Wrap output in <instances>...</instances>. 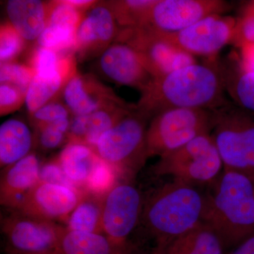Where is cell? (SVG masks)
<instances>
[{
  "mask_svg": "<svg viewBox=\"0 0 254 254\" xmlns=\"http://www.w3.org/2000/svg\"><path fill=\"white\" fill-rule=\"evenodd\" d=\"M76 72V58H74L57 72L51 74L36 73L28 87L25 99L29 115L50 102L58 100L68 80Z\"/></svg>",
  "mask_w": 254,
  "mask_h": 254,
  "instance_id": "obj_19",
  "label": "cell"
},
{
  "mask_svg": "<svg viewBox=\"0 0 254 254\" xmlns=\"http://www.w3.org/2000/svg\"><path fill=\"white\" fill-rule=\"evenodd\" d=\"M61 96L72 116L91 115L105 107L127 103L93 75L78 71L68 80Z\"/></svg>",
  "mask_w": 254,
  "mask_h": 254,
  "instance_id": "obj_16",
  "label": "cell"
},
{
  "mask_svg": "<svg viewBox=\"0 0 254 254\" xmlns=\"http://www.w3.org/2000/svg\"><path fill=\"white\" fill-rule=\"evenodd\" d=\"M97 66L110 81L141 92L153 79L136 50L123 42H114L100 55Z\"/></svg>",
  "mask_w": 254,
  "mask_h": 254,
  "instance_id": "obj_15",
  "label": "cell"
},
{
  "mask_svg": "<svg viewBox=\"0 0 254 254\" xmlns=\"http://www.w3.org/2000/svg\"><path fill=\"white\" fill-rule=\"evenodd\" d=\"M229 5L221 0H156L141 26L159 34H173L211 14H221Z\"/></svg>",
  "mask_w": 254,
  "mask_h": 254,
  "instance_id": "obj_11",
  "label": "cell"
},
{
  "mask_svg": "<svg viewBox=\"0 0 254 254\" xmlns=\"http://www.w3.org/2000/svg\"><path fill=\"white\" fill-rule=\"evenodd\" d=\"M40 181L76 189L66 176L58 161L50 162L41 167Z\"/></svg>",
  "mask_w": 254,
  "mask_h": 254,
  "instance_id": "obj_38",
  "label": "cell"
},
{
  "mask_svg": "<svg viewBox=\"0 0 254 254\" xmlns=\"http://www.w3.org/2000/svg\"><path fill=\"white\" fill-rule=\"evenodd\" d=\"M203 195L201 221L209 225L225 250L237 247L254 235L253 180L237 172L224 170Z\"/></svg>",
  "mask_w": 254,
  "mask_h": 254,
  "instance_id": "obj_2",
  "label": "cell"
},
{
  "mask_svg": "<svg viewBox=\"0 0 254 254\" xmlns=\"http://www.w3.org/2000/svg\"><path fill=\"white\" fill-rule=\"evenodd\" d=\"M119 31L109 1H97L85 13L76 32V60L83 62L99 58L116 41Z\"/></svg>",
  "mask_w": 254,
  "mask_h": 254,
  "instance_id": "obj_13",
  "label": "cell"
},
{
  "mask_svg": "<svg viewBox=\"0 0 254 254\" xmlns=\"http://www.w3.org/2000/svg\"><path fill=\"white\" fill-rule=\"evenodd\" d=\"M223 245L213 229L203 221L173 241L164 254H225Z\"/></svg>",
  "mask_w": 254,
  "mask_h": 254,
  "instance_id": "obj_21",
  "label": "cell"
},
{
  "mask_svg": "<svg viewBox=\"0 0 254 254\" xmlns=\"http://www.w3.org/2000/svg\"><path fill=\"white\" fill-rule=\"evenodd\" d=\"M77 29L62 26L47 25L37 40L36 46L53 50L62 54H74Z\"/></svg>",
  "mask_w": 254,
  "mask_h": 254,
  "instance_id": "obj_28",
  "label": "cell"
},
{
  "mask_svg": "<svg viewBox=\"0 0 254 254\" xmlns=\"http://www.w3.org/2000/svg\"><path fill=\"white\" fill-rule=\"evenodd\" d=\"M26 93L17 87L8 83L0 85V114L1 116L16 111L25 103Z\"/></svg>",
  "mask_w": 254,
  "mask_h": 254,
  "instance_id": "obj_36",
  "label": "cell"
},
{
  "mask_svg": "<svg viewBox=\"0 0 254 254\" xmlns=\"http://www.w3.org/2000/svg\"><path fill=\"white\" fill-rule=\"evenodd\" d=\"M49 2L39 0H9L8 22L26 43L37 41L46 27Z\"/></svg>",
  "mask_w": 254,
  "mask_h": 254,
  "instance_id": "obj_18",
  "label": "cell"
},
{
  "mask_svg": "<svg viewBox=\"0 0 254 254\" xmlns=\"http://www.w3.org/2000/svg\"><path fill=\"white\" fill-rule=\"evenodd\" d=\"M26 43L8 21L0 28V61L1 64L16 61L24 51Z\"/></svg>",
  "mask_w": 254,
  "mask_h": 254,
  "instance_id": "obj_32",
  "label": "cell"
},
{
  "mask_svg": "<svg viewBox=\"0 0 254 254\" xmlns=\"http://www.w3.org/2000/svg\"><path fill=\"white\" fill-rule=\"evenodd\" d=\"M41 164L35 153L4 168L0 182V203L8 210H16L38 182Z\"/></svg>",
  "mask_w": 254,
  "mask_h": 254,
  "instance_id": "obj_17",
  "label": "cell"
},
{
  "mask_svg": "<svg viewBox=\"0 0 254 254\" xmlns=\"http://www.w3.org/2000/svg\"><path fill=\"white\" fill-rule=\"evenodd\" d=\"M85 13L68 1H49L47 25H62L78 30Z\"/></svg>",
  "mask_w": 254,
  "mask_h": 254,
  "instance_id": "obj_31",
  "label": "cell"
},
{
  "mask_svg": "<svg viewBox=\"0 0 254 254\" xmlns=\"http://www.w3.org/2000/svg\"><path fill=\"white\" fill-rule=\"evenodd\" d=\"M1 216V232L6 254H62L64 227L15 210Z\"/></svg>",
  "mask_w": 254,
  "mask_h": 254,
  "instance_id": "obj_8",
  "label": "cell"
},
{
  "mask_svg": "<svg viewBox=\"0 0 254 254\" xmlns=\"http://www.w3.org/2000/svg\"><path fill=\"white\" fill-rule=\"evenodd\" d=\"M103 198L83 196L76 208L70 214L66 228L73 231L101 233Z\"/></svg>",
  "mask_w": 254,
  "mask_h": 254,
  "instance_id": "obj_25",
  "label": "cell"
},
{
  "mask_svg": "<svg viewBox=\"0 0 254 254\" xmlns=\"http://www.w3.org/2000/svg\"><path fill=\"white\" fill-rule=\"evenodd\" d=\"M136 108V105H128V103L114 105L88 115L87 131L83 143L94 150L100 136Z\"/></svg>",
  "mask_w": 254,
  "mask_h": 254,
  "instance_id": "obj_24",
  "label": "cell"
},
{
  "mask_svg": "<svg viewBox=\"0 0 254 254\" xmlns=\"http://www.w3.org/2000/svg\"><path fill=\"white\" fill-rule=\"evenodd\" d=\"M212 127V110L175 108L162 112L152 118L147 128L148 158L163 156L196 137L210 134Z\"/></svg>",
  "mask_w": 254,
  "mask_h": 254,
  "instance_id": "obj_7",
  "label": "cell"
},
{
  "mask_svg": "<svg viewBox=\"0 0 254 254\" xmlns=\"http://www.w3.org/2000/svg\"><path fill=\"white\" fill-rule=\"evenodd\" d=\"M35 136L20 119L6 120L0 127V165L5 168L31 153Z\"/></svg>",
  "mask_w": 254,
  "mask_h": 254,
  "instance_id": "obj_20",
  "label": "cell"
},
{
  "mask_svg": "<svg viewBox=\"0 0 254 254\" xmlns=\"http://www.w3.org/2000/svg\"><path fill=\"white\" fill-rule=\"evenodd\" d=\"M241 68L254 73V44H247L240 47Z\"/></svg>",
  "mask_w": 254,
  "mask_h": 254,
  "instance_id": "obj_39",
  "label": "cell"
},
{
  "mask_svg": "<svg viewBox=\"0 0 254 254\" xmlns=\"http://www.w3.org/2000/svg\"><path fill=\"white\" fill-rule=\"evenodd\" d=\"M128 254H164L163 252L156 250V249H153V250L150 251V252H143L141 251L137 250L136 247H133Z\"/></svg>",
  "mask_w": 254,
  "mask_h": 254,
  "instance_id": "obj_41",
  "label": "cell"
},
{
  "mask_svg": "<svg viewBox=\"0 0 254 254\" xmlns=\"http://www.w3.org/2000/svg\"><path fill=\"white\" fill-rule=\"evenodd\" d=\"M211 136L224 170L254 175V115L230 104L212 110Z\"/></svg>",
  "mask_w": 254,
  "mask_h": 254,
  "instance_id": "obj_4",
  "label": "cell"
},
{
  "mask_svg": "<svg viewBox=\"0 0 254 254\" xmlns=\"http://www.w3.org/2000/svg\"><path fill=\"white\" fill-rule=\"evenodd\" d=\"M203 195L195 187L173 180L143 200L139 225L163 252L201 220Z\"/></svg>",
  "mask_w": 254,
  "mask_h": 254,
  "instance_id": "obj_3",
  "label": "cell"
},
{
  "mask_svg": "<svg viewBox=\"0 0 254 254\" xmlns=\"http://www.w3.org/2000/svg\"><path fill=\"white\" fill-rule=\"evenodd\" d=\"M82 198L76 189L40 181L15 211L52 222L67 221Z\"/></svg>",
  "mask_w": 254,
  "mask_h": 254,
  "instance_id": "obj_14",
  "label": "cell"
},
{
  "mask_svg": "<svg viewBox=\"0 0 254 254\" xmlns=\"http://www.w3.org/2000/svg\"><path fill=\"white\" fill-rule=\"evenodd\" d=\"M224 67L215 60L189 65L153 78L136 105L148 118L170 109L214 110L227 104Z\"/></svg>",
  "mask_w": 254,
  "mask_h": 254,
  "instance_id": "obj_1",
  "label": "cell"
},
{
  "mask_svg": "<svg viewBox=\"0 0 254 254\" xmlns=\"http://www.w3.org/2000/svg\"><path fill=\"white\" fill-rule=\"evenodd\" d=\"M238 67L224 68L225 88L238 106L254 115V73Z\"/></svg>",
  "mask_w": 254,
  "mask_h": 254,
  "instance_id": "obj_26",
  "label": "cell"
},
{
  "mask_svg": "<svg viewBox=\"0 0 254 254\" xmlns=\"http://www.w3.org/2000/svg\"><path fill=\"white\" fill-rule=\"evenodd\" d=\"M118 176L115 168L99 157L83 187L91 195L103 198L118 184Z\"/></svg>",
  "mask_w": 254,
  "mask_h": 254,
  "instance_id": "obj_29",
  "label": "cell"
},
{
  "mask_svg": "<svg viewBox=\"0 0 254 254\" xmlns=\"http://www.w3.org/2000/svg\"><path fill=\"white\" fill-rule=\"evenodd\" d=\"M69 110L63 103V100H55L45 105L30 115L31 122L36 129L46 126L49 124L54 123L60 120L70 118Z\"/></svg>",
  "mask_w": 254,
  "mask_h": 254,
  "instance_id": "obj_35",
  "label": "cell"
},
{
  "mask_svg": "<svg viewBox=\"0 0 254 254\" xmlns=\"http://www.w3.org/2000/svg\"><path fill=\"white\" fill-rule=\"evenodd\" d=\"M35 74L36 71L28 64L14 61L1 64L0 66L1 83L13 85L26 94Z\"/></svg>",
  "mask_w": 254,
  "mask_h": 254,
  "instance_id": "obj_33",
  "label": "cell"
},
{
  "mask_svg": "<svg viewBox=\"0 0 254 254\" xmlns=\"http://www.w3.org/2000/svg\"><path fill=\"white\" fill-rule=\"evenodd\" d=\"M225 254H254V235L237 246L232 252Z\"/></svg>",
  "mask_w": 254,
  "mask_h": 254,
  "instance_id": "obj_40",
  "label": "cell"
},
{
  "mask_svg": "<svg viewBox=\"0 0 254 254\" xmlns=\"http://www.w3.org/2000/svg\"><path fill=\"white\" fill-rule=\"evenodd\" d=\"M222 165L211 134H204L160 157L153 167V173L158 177L171 176L173 180L195 187L212 183Z\"/></svg>",
  "mask_w": 254,
  "mask_h": 254,
  "instance_id": "obj_6",
  "label": "cell"
},
{
  "mask_svg": "<svg viewBox=\"0 0 254 254\" xmlns=\"http://www.w3.org/2000/svg\"><path fill=\"white\" fill-rule=\"evenodd\" d=\"M143 200L140 190L128 181L117 184L103 197V234L123 254L133 249L128 238L139 225Z\"/></svg>",
  "mask_w": 254,
  "mask_h": 254,
  "instance_id": "obj_9",
  "label": "cell"
},
{
  "mask_svg": "<svg viewBox=\"0 0 254 254\" xmlns=\"http://www.w3.org/2000/svg\"><path fill=\"white\" fill-rule=\"evenodd\" d=\"M244 14L254 15V1H251L247 5Z\"/></svg>",
  "mask_w": 254,
  "mask_h": 254,
  "instance_id": "obj_42",
  "label": "cell"
},
{
  "mask_svg": "<svg viewBox=\"0 0 254 254\" xmlns=\"http://www.w3.org/2000/svg\"><path fill=\"white\" fill-rule=\"evenodd\" d=\"M99 156L81 142L68 141L60 152L58 163L75 187H83Z\"/></svg>",
  "mask_w": 254,
  "mask_h": 254,
  "instance_id": "obj_22",
  "label": "cell"
},
{
  "mask_svg": "<svg viewBox=\"0 0 254 254\" xmlns=\"http://www.w3.org/2000/svg\"><path fill=\"white\" fill-rule=\"evenodd\" d=\"M149 120L136 106L103 133L95 145L96 154L113 166L119 176H133L148 158L146 133Z\"/></svg>",
  "mask_w": 254,
  "mask_h": 254,
  "instance_id": "obj_5",
  "label": "cell"
},
{
  "mask_svg": "<svg viewBox=\"0 0 254 254\" xmlns=\"http://www.w3.org/2000/svg\"><path fill=\"white\" fill-rule=\"evenodd\" d=\"M232 43L239 48L247 44H254V15L244 14L237 20L235 34Z\"/></svg>",
  "mask_w": 254,
  "mask_h": 254,
  "instance_id": "obj_37",
  "label": "cell"
},
{
  "mask_svg": "<svg viewBox=\"0 0 254 254\" xmlns=\"http://www.w3.org/2000/svg\"><path fill=\"white\" fill-rule=\"evenodd\" d=\"M62 254H123L104 234L73 231L64 228Z\"/></svg>",
  "mask_w": 254,
  "mask_h": 254,
  "instance_id": "obj_23",
  "label": "cell"
},
{
  "mask_svg": "<svg viewBox=\"0 0 254 254\" xmlns=\"http://www.w3.org/2000/svg\"><path fill=\"white\" fill-rule=\"evenodd\" d=\"M71 118H65L36 129L37 141L41 149L54 150L68 138Z\"/></svg>",
  "mask_w": 254,
  "mask_h": 254,
  "instance_id": "obj_34",
  "label": "cell"
},
{
  "mask_svg": "<svg viewBox=\"0 0 254 254\" xmlns=\"http://www.w3.org/2000/svg\"><path fill=\"white\" fill-rule=\"evenodd\" d=\"M156 0H123L109 1L120 29L141 26Z\"/></svg>",
  "mask_w": 254,
  "mask_h": 254,
  "instance_id": "obj_27",
  "label": "cell"
},
{
  "mask_svg": "<svg viewBox=\"0 0 254 254\" xmlns=\"http://www.w3.org/2000/svg\"><path fill=\"white\" fill-rule=\"evenodd\" d=\"M236 24L237 20L231 16L211 14L178 33L160 35L193 56L213 58L232 43Z\"/></svg>",
  "mask_w": 254,
  "mask_h": 254,
  "instance_id": "obj_12",
  "label": "cell"
},
{
  "mask_svg": "<svg viewBox=\"0 0 254 254\" xmlns=\"http://www.w3.org/2000/svg\"><path fill=\"white\" fill-rule=\"evenodd\" d=\"M115 41L127 43L136 50L153 78L196 63L193 55L180 49L163 35L143 28L120 29Z\"/></svg>",
  "mask_w": 254,
  "mask_h": 254,
  "instance_id": "obj_10",
  "label": "cell"
},
{
  "mask_svg": "<svg viewBox=\"0 0 254 254\" xmlns=\"http://www.w3.org/2000/svg\"><path fill=\"white\" fill-rule=\"evenodd\" d=\"M74 54H62L54 50L35 46L30 55L28 64L38 74H51L63 68L75 58Z\"/></svg>",
  "mask_w": 254,
  "mask_h": 254,
  "instance_id": "obj_30",
  "label": "cell"
}]
</instances>
